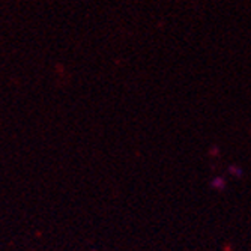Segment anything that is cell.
<instances>
[{
    "mask_svg": "<svg viewBox=\"0 0 251 251\" xmlns=\"http://www.w3.org/2000/svg\"><path fill=\"white\" fill-rule=\"evenodd\" d=\"M212 187L217 188V190H223V188H224V180H223L221 177H215V179L212 180Z\"/></svg>",
    "mask_w": 251,
    "mask_h": 251,
    "instance_id": "1",
    "label": "cell"
}]
</instances>
